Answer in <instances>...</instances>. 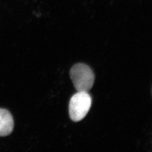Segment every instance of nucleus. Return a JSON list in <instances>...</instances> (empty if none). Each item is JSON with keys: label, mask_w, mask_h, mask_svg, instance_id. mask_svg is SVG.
<instances>
[{"label": "nucleus", "mask_w": 152, "mask_h": 152, "mask_svg": "<svg viewBox=\"0 0 152 152\" xmlns=\"http://www.w3.org/2000/svg\"><path fill=\"white\" fill-rule=\"evenodd\" d=\"M14 128V120L12 114L7 109L0 108V136L12 134Z\"/></svg>", "instance_id": "3"}, {"label": "nucleus", "mask_w": 152, "mask_h": 152, "mask_svg": "<svg viewBox=\"0 0 152 152\" xmlns=\"http://www.w3.org/2000/svg\"><path fill=\"white\" fill-rule=\"evenodd\" d=\"M70 76L77 92L88 93L94 83V73L92 69L84 64L74 65L70 69Z\"/></svg>", "instance_id": "1"}, {"label": "nucleus", "mask_w": 152, "mask_h": 152, "mask_svg": "<svg viewBox=\"0 0 152 152\" xmlns=\"http://www.w3.org/2000/svg\"><path fill=\"white\" fill-rule=\"evenodd\" d=\"M92 104V98L87 92H77L72 96L69 104V114L74 122L86 116Z\"/></svg>", "instance_id": "2"}]
</instances>
